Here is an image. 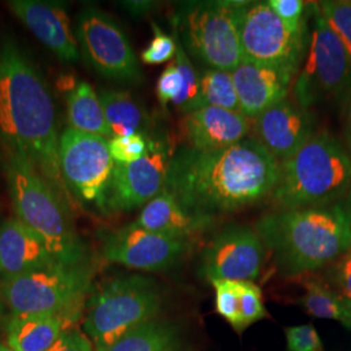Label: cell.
I'll use <instances>...</instances> for the list:
<instances>
[{"instance_id":"1","label":"cell","mask_w":351,"mask_h":351,"mask_svg":"<svg viewBox=\"0 0 351 351\" xmlns=\"http://www.w3.org/2000/svg\"><path fill=\"white\" fill-rule=\"evenodd\" d=\"M278 177L280 162L247 137L220 150H176L164 189L189 213L215 219L262 201Z\"/></svg>"},{"instance_id":"2","label":"cell","mask_w":351,"mask_h":351,"mask_svg":"<svg viewBox=\"0 0 351 351\" xmlns=\"http://www.w3.org/2000/svg\"><path fill=\"white\" fill-rule=\"evenodd\" d=\"M56 107L37 65L11 36L0 40V143L25 158L71 210L59 162Z\"/></svg>"},{"instance_id":"3","label":"cell","mask_w":351,"mask_h":351,"mask_svg":"<svg viewBox=\"0 0 351 351\" xmlns=\"http://www.w3.org/2000/svg\"><path fill=\"white\" fill-rule=\"evenodd\" d=\"M256 233L280 271L297 276L339 259L351 249L348 204L281 210L258 220Z\"/></svg>"},{"instance_id":"4","label":"cell","mask_w":351,"mask_h":351,"mask_svg":"<svg viewBox=\"0 0 351 351\" xmlns=\"http://www.w3.org/2000/svg\"><path fill=\"white\" fill-rule=\"evenodd\" d=\"M350 189L349 152L330 133L320 132L280 163L272 197L281 210H298L335 204Z\"/></svg>"},{"instance_id":"5","label":"cell","mask_w":351,"mask_h":351,"mask_svg":"<svg viewBox=\"0 0 351 351\" xmlns=\"http://www.w3.org/2000/svg\"><path fill=\"white\" fill-rule=\"evenodd\" d=\"M5 173L16 217L43 241L58 263L86 264V250L75 233L71 210L37 168L25 158L8 155Z\"/></svg>"},{"instance_id":"6","label":"cell","mask_w":351,"mask_h":351,"mask_svg":"<svg viewBox=\"0 0 351 351\" xmlns=\"http://www.w3.org/2000/svg\"><path fill=\"white\" fill-rule=\"evenodd\" d=\"M162 304L158 284L149 277L129 275L111 278L91 295L85 333L95 351H103L129 332L151 322Z\"/></svg>"},{"instance_id":"7","label":"cell","mask_w":351,"mask_h":351,"mask_svg":"<svg viewBox=\"0 0 351 351\" xmlns=\"http://www.w3.org/2000/svg\"><path fill=\"white\" fill-rule=\"evenodd\" d=\"M176 37L207 69L233 72L243 63L234 1H184L172 17Z\"/></svg>"},{"instance_id":"8","label":"cell","mask_w":351,"mask_h":351,"mask_svg":"<svg viewBox=\"0 0 351 351\" xmlns=\"http://www.w3.org/2000/svg\"><path fill=\"white\" fill-rule=\"evenodd\" d=\"M86 264L49 267L3 278L1 294L13 315H63L78 317L90 288Z\"/></svg>"},{"instance_id":"9","label":"cell","mask_w":351,"mask_h":351,"mask_svg":"<svg viewBox=\"0 0 351 351\" xmlns=\"http://www.w3.org/2000/svg\"><path fill=\"white\" fill-rule=\"evenodd\" d=\"M313 32L293 85L294 101L310 110L326 101L351 99V62L343 45L328 25L317 3H311Z\"/></svg>"},{"instance_id":"10","label":"cell","mask_w":351,"mask_h":351,"mask_svg":"<svg viewBox=\"0 0 351 351\" xmlns=\"http://www.w3.org/2000/svg\"><path fill=\"white\" fill-rule=\"evenodd\" d=\"M234 8L243 62L297 77L307 50V29H290L267 1H234Z\"/></svg>"},{"instance_id":"11","label":"cell","mask_w":351,"mask_h":351,"mask_svg":"<svg viewBox=\"0 0 351 351\" xmlns=\"http://www.w3.org/2000/svg\"><path fill=\"white\" fill-rule=\"evenodd\" d=\"M75 39L81 58L98 75L121 84H141L143 73L124 30L107 12L86 5L77 14Z\"/></svg>"},{"instance_id":"12","label":"cell","mask_w":351,"mask_h":351,"mask_svg":"<svg viewBox=\"0 0 351 351\" xmlns=\"http://www.w3.org/2000/svg\"><path fill=\"white\" fill-rule=\"evenodd\" d=\"M59 162L64 182L73 199L95 204L104 213L114 168L108 139L68 126L60 134Z\"/></svg>"},{"instance_id":"13","label":"cell","mask_w":351,"mask_h":351,"mask_svg":"<svg viewBox=\"0 0 351 351\" xmlns=\"http://www.w3.org/2000/svg\"><path fill=\"white\" fill-rule=\"evenodd\" d=\"M171 141L162 134L149 137V150L133 163L114 164L104 213H126L143 207L164 188L173 156Z\"/></svg>"},{"instance_id":"14","label":"cell","mask_w":351,"mask_h":351,"mask_svg":"<svg viewBox=\"0 0 351 351\" xmlns=\"http://www.w3.org/2000/svg\"><path fill=\"white\" fill-rule=\"evenodd\" d=\"M264 255L265 247L256 230L250 226H226L202 251L199 275L210 282H254L263 268Z\"/></svg>"},{"instance_id":"15","label":"cell","mask_w":351,"mask_h":351,"mask_svg":"<svg viewBox=\"0 0 351 351\" xmlns=\"http://www.w3.org/2000/svg\"><path fill=\"white\" fill-rule=\"evenodd\" d=\"M189 246V239L152 233L132 223L104 234L103 256L128 268L159 272L178 263Z\"/></svg>"},{"instance_id":"16","label":"cell","mask_w":351,"mask_h":351,"mask_svg":"<svg viewBox=\"0 0 351 351\" xmlns=\"http://www.w3.org/2000/svg\"><path fill=\"white\" fill-rule=\"evenodd\" d=\"M254 138L280 163L314 136V114L295 101L284 99L254 119Z\"/></svg>"},{"instance_id":"17","label":"cell","mask_w":351,"mask_h":351,"mask_svg":"<svg viewBox=\"0 0 351 351\" xmlns=\"http://www.w3.org/2000/svg\"><path fill=\"white\" fill-rule=\"evenodd\" d=\"M7 7L63 63L81 58L66 5L62 1L11 0Z\"/></svg>"},{"instance_id":"18","label":"cell","mask_w":351,"mask_h":351,"mask_svg":"<svg viewBox=\"0 0 351 351\" xmlns=\"http://www.w3.org/2000/svg\"><path fill=\"white\" fill-rule=\"evenodd\" d=\"M185 147L213 151L233 146L249 137L250 120L241 112L202 107L184 114L180 124Z\"/></svg>"},{"instance_id":"19","label":"cell","mask_w":351,"mask_h":351,"mask_svg":"<svg viewBox=\"0 0 351 351\" xmlns=\"http://www.w3.org/2000/svg\"><path fill=\"white\" fill-rule=\"evenodd\" d=\"M239 97V111L249 120L288 98L295 75L269 66L241 63L232 72Z\"/></svg>"},{"instance_id":"20","label":"cell","mask_w":351,"mask_h":351,"mask_svg":"<svg viewBox=\"0 0 351 351\" xmlns=\"http://www.w3.org/2000/svg\"><path fill=\"white\" fill-rule=\"evenodd\" d=\"M58 263L43 241L17 217L0 224V275L19 276Z\"/></svg>"},{"instance_id":"21","label":"cell","mask_w":351,"mask_h":351,"mask_svg":"<svg viewBox=\"0 0 351 351\" xmlns=\"http://www.w3.org/2000/svg\"><path fill=\"white\" fill-rule=\"evenodd\" d=\"M213 223V217L189 213L168 190L163 189L155 198L143 206L133 224L152 233L189 239L194 234L204 232Z\"/></svg>"},{"instance_id":"22","label":"cell","mask_w":351,"mask_h":351,"mask_svg":"<svg viewBox=\"0 0 351 351\" xmlns=\"http://www.w3.org/2000/svg\"><path fill=\"white\" fill-rule=\"evenodd\" d=\"M176 39L175 59L159 75L156 95L163 107L172 103L180 112L188 114L202 108L201 73L189 59L178 38Z\"/></svg>"},{"instance_id":"23","label":"cell","mask_w":351,"mask_h":351,"mask_svg":"<svg viewBox=\"0 0 351 351\" xmlns=\"http://www.w3.org/2000/svg\"><path fill=\"white\" fill-rule=\"evenodd\" d=\"M71 328L63 315H13L7 324V346L12 351H47Z\"/></svg>"},{"instance_id":"24","label":"cell","mask_w":351,"mask_h":351,"mask_svg":"<svg viewBox=\"0 0 351 351\" xmlns=\"http://www.w3.org/2000/svg\"><path fill=\"white\" fill-rule=\"evenodd\" d=\"M98 95L112 138L145 133L149 114L129 91L101 88Z\"/></svg>"},{"instance_id":"25","label":"cell","mask_w":351,"mask_h":351,"mask_svg":"<svg viewBox=\"0 0 351 351\" xmlns=\"http://www.w3.org/2000/svg\"><path fill=\"white\" fill-rule=\"evenodd\" d=\"M66 116L72 129L111 139L98 93L88 82H78L66 95Z\"/></svg>"},{"instance_id":"26","label":"cell","mask_w":351,"mask_h":351,"mask_svg":"<svg viewBox=\"0 0 351 351\" xmlns=\"http://www.w3.org/2000/svg\"><path fill=\"white\" fill-rule=\"evenodd\" d=\"M103 351H185L178 330L168 323L151 320L129 332Z\"/></svg>"},{"instance_id":"27","label":"cell","mask_w":351,"mask_h":351,"mask_svg":"<svg viewBox=\"0 0 351 351\" xmlns=\"http://www.w3.org/2000/svg\"><path fill=\"white\" fill-rule=\"evenodd\" d=\"M303 310L317 319L336 320L351 329L350 301L317 281L306 282L301 298Z\"/></svg>"},{"instance_id":"28","label":"cell","mask_w":351,"mask_h":351,"mask_svg":"<svg viewBox=\"0 0 351 351\" xmlns=\"http://www.w3.org/2000/svg\"><path fill=\"white\" fill-rule=\"evenodd\" d=\"M201 101L202 107L241 112L232 72L204 69L201 73Z\"/></svg>"},{"instance_id":"29","label":"cell","mask_w":351,"mask_h":351,"mask_svg":"<svg viewBox=\"0 0 351 351\" xmlns=\"http://www.w3.org/2000/svg\"><path fill=\"white\" fill-rule=\"evenodd\" d=\"M215 289V308L226 323L242 335L245 332L241 320V282L230 280H215L211 282Z\"/></svg>"},{"instance_id":"30","label":"cell","mask_w":351,"mask_h":351,"mask_svg":"<svg viewBox=\"0 0 351 351\" xmlns=\"http://www.w3.org/2000/svg\"><path fill=\"white\" fill-rule=\"evenodd\" d=\"M317 5L328 25L343 45L351 62V0H326Z\"/></svg>"},{"instance_id":"31","label":"cell","mask_w":351,"mask_h":351,"mask_svg":"<svg viewBox=\"0 0 351 351\" xmlns=\"http://www.w3.org/2000/svg\"><path fill=\"white\" fill-rule=\"evenodd\" d=\"M108 146L114 164L133 163L149 150V136L136 133L126 137H113L108 139Z\"/></svg>"},{"instance_id":"32","label":"cell","mask_w":351,"mask_h":351,"mask_svg":"<svg viewBox=\"0 0 351 351\" xmlns=\"http://www.w3.org/2000/svg\"><path fill=\"white\" fill-rule=\"evenodd\" d=\"M241 282V320L242 326L246 330L247 326H252L265 319L268 314L264 307L263 295L261 288L252 281Z\"/></svg>"},{"instance_id":"33","label":"cell","mask_w":351,"mask_h":351,"mask_svg":"<svg viewBox=\"0 0 351 351\" xmlns=\"http://www.w3.org/2000/svg\"><path fill=\"white\" fill-rule=\"evenodd\" d=\"M152 33L154 37L151 39L149 46L142 51L141 60L145 64L155 65L175 59L177 39L164 33L155 23H152Z\"/></svg>"},{"instance_id":"34","label":"cell","mask_w":351,"mask_h":351,"mask_svg":"<svg viewBox=\"0 0 351 351\" xmlns=\"http://www.w3.org/2000/svg\"><path fill=\"white\" fill-rule=\"evenodd\" d=\"M289 351H324L322 339L311 324L285 328Z\"/></svg>"},{"instance_id":"35","label":"cell","mask_w":351,"mask_h":351,"mask_svg":"<svg viewBox=\"0 0 351 351\" xmlns=\"http://www.w3.org/2000/svg\"><path fill=\"white\" fill-rule=\"evenodd\" d=\"M267 4L287 25L301 32L307 29L304 20V10L307 7L306 1L302 0H268Z\"/></svg>"},{"instance_id":"36","label":"cell","mask_w":351,"mask_h":351,"mask_svg":"<svg viewBox=\"0 0 351 351\" xmlns=\"http://www.w3.org/2000/svg\"><path fill=\"white\" fill-rule=\"evenodd\" d=\"M47 351H95L86 333L69 329Z\"/></svg>"},{"instance_id":"37","label":"cell","mask_w":351,"mask_h":351,"mask_svg":"<svg viewBox=\"0 0 351 351\" xmlns=\"http://www.w3.org/2000/svg\"><path fill=\"white\" fill-rule=\"evenodd\" d=\"M335 280L341 294L351 301V249L345 252L336 264Z\"/></svg>"},{"instance_id":"38","label":"cell","mask_w":351,"mask_h":351,"mask_svg":"<svg viewBox=\"0 0 351 351\" xmlns=\"http://www.w3.org/2000/svg\"><path fill=\"white\" fill-rule=\"evenodd\" d=\"M121 7L133 17H143L156 8V3L146 1V0H130V1H123Z\"/></svg>"},{"instance_id":"39","label":"cell","mask_w":351,"mask_h":351,"mask_svg":"<svg viewBox=\"0 0 351 351\" xmlns=\"http://www.w3.org/2000/svg\"><path fill=\"white\" fill-rule=\"evenodd\" d=\"M345 136H346V143L349 146L351 151V99L349 104V110H348V116H346V130H345Z\"/></svg>"},{"instance_id":"40","label":"cell","mask_w":351,"mask_h":351,"mask_svg":"<svg viewBox=\"0 0 351 351\" xmlns=\"http://www.w3.org/2000/svg\"><path fill=\"white\" fill-rule=\"evenodd\" d=\"M0 351H12L7 345H3V343H0Z\"/></svg>"},{"instance_id":"41","label":"cell","mask_w":351,"mask_h":351,"mask_svg":"<svg viewBox=\"0 0 351 351\" xmlns=\"http://www.w3.org/2000/svg\"><path fill=\"white\" fill-rule=\"evenodd\" d=\"M351 190V189H350ZM348 206H349V208L351 210V194H350V201H349V203H348Z\"/></svg>"},{"instance_id":"42","label":"cell","mask_w":351,"mask_h":351,"mask_svg":"<svg viewBox=\"0 0 351 351\" xmlns=\"http://www.w3.org/2000/svg\"><path fill=\"white\" fill-rule=\"evenodd\" d=\"M350 311H351V301H350Z\"/></svg>"}]
</instances>
